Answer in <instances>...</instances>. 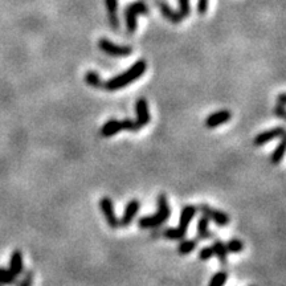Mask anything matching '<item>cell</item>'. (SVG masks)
<instances>
[{"instance_id": "cell-1", "label": "cell", "mask_w": 286, "mask_h": 286, "mask_svg": "<svg viewBox=\"0 0 286 286\" xmlns=\"http://www.w3.org/2000/svg\"><path fill=\"white\" fill-rule=\"evenodd\" d=\"M147 69V64L145 60H138L131 65L130 68L121 74H118L115 77H111L106 83H104V89L109 90V92H115V90L124 89L127 85H130L131 83L137 81L138 78L145 74Z\"/></svg>"}, {"instance_id": "cell-2", "label": "cell", "mask_w": 286, "mask_h": 286, "mask_svg": "<svg viewBox=\"0 0 286 286\" xmlns=\"http://www.w3.org/2000/svg\"><path fill=\"white\" fill-rule=\"evenodd\" d=\"M156 206L158 210L154 215L150 216H143L138 220V227L142 229L149 228H158L162 224H165L171 216V208L169 206V200L165 194H159L156 197Z\"/></svg>"}, {"instance_id": "cell-3", "label": "cell", "mask_w": 286, "mask_h": 286, "mask_svg": "<svg viewBox=\"0 0 286 286\" xmlns=\"http://www.w3.org/2000/svg\"><path fill=\"white\" fill-rule=\"evenodd\" d=\"M125 23H126L127 31L133 33L138 27L137 17L139 15H147L149 13V7L145 2H135L131 3L125 8Z\"/></svg>"}, {"instance_id": "cell-4", "label": "cell", "mask_w": 286, "mask_h": 286, "mask_svg": "<svg viewBox=\"0 0 286 286\" xmlns=\"http://www.w3.org/2000/svg\"><path fill=\"white\" fill-rule=\"evenodd\" d=\"M98 48L104 53L113 57H127L133 53V48L127 45H117L108 38H99Z\"/></svg>"}, {"instance_id": "cell-5", "label": "cell", "mask_w": 286, "mask_h": 286, "mask_svg": "<svg viewBox=\"0 0 286 286\" xmlns=\"http://www.w3.org/2000/svg\"><path fill=\"white\" fill-rule=\"evenodd\" d=\"M197 211H200L201 215H204L206 217H208L210 220H213V222L219 227H227L229 224V216L226 212L212 208L208 204H199L196 207Z\"/></svg>"}, {"instance_id": "cell-6", "label": "cell", "mask_w": 286, "mask_h": 286, "mask_svg": "<svg viewBox=\"0 0 286 286\" xmlns=\"http://www.w3.org/2000/svg\"><path fill=\"white\" fill-rule=\"evenodd\" d=\"M99 208H101V212L105 217L108 226L111 229H117L119 227V220H118L117 215L114 212V206H113V201H111L110 197L104 196L99 200Z\"/></svg>"}, {"instance_id": "cell-7", "label": "cell", "mask_w": 286, "mask_h": 286, "mask_svg": "<svg viewBox=\"0 0 286 286\" xmlns=\"http://www.w3.org/2000/svg\"><path fill=\"white\" fill-rule=\"evenodd\" d=\"M283 135H285V127H273V129H269V130H265L262 131V133L257 134L253 140V145L257 147L264 146V145H267V143L272 142V140L274 139H278V138L281 139V138H283Z\"/></svg>"}, {"instance_id": "cell-8", "label": "cell", "mask_w": 286, "mask_h": 286, "mask_svg": "<svg viewBox=\"0 0 286 286\" xmlns=\"http://www.w3.org/2000/svg\"><path fill=\"white\" fill-rule=\"evenodd\" d=\"M231 118H232L231 111L227 110V109H222V110L215 111V113H212V114H210L206 118V126L208 129H216V127L226 125L227 122L231 121Z\"/></svg>"}, {"instance_id": "cell-9", "label": "cell", "mask_w": 286, "mask_h": 286, "mask_svg": "<svg viewBox=\"0 0 286 286\" xmlns=\"http://www.w3.org/2000/svg\"><path fill=\"white\" fill-rule=\"evenodd\" d=\"M135 114L137 118L135 121L140 127H145L151 122V117H150V109L149 104L145 98H138L135 102Z\"/></svg>"}, {"instance_id": "cell-10", "label": "cell", "mask_w": 286, "mask_h": 286, "mask_svg": "<svg viewBox=\"0 0 286 286\" xmlns=\"http://www.w3.org/2000/svg\"><path fill=\"white\" fill-rule=\"evenodd\" d=\"M140 203L137 199H133L127 203V206L125 207L124 215H122L121 220H119V226L121 227H129L133 222L134 217L137 216V213L139 212Z\"/></svg>"}, {"instance_id": "cell-11", "label": "cell", "mask_w": 286, "mask_h": 286, "mask_svg": "<svg viewBox=\"0 0 286 286\" xmlns=\"http://www.w3.org/2000/svg\"><path fill=\"white\" fill-rule=\"evenodd\" d=\"M11 273L13 276L19 277L24 272V258H23L22 251H13L10 257V267H8Z\"/></svg>"}, {"instance_id": "cell-12", "label": "cell", "mask_w": 286, "mask_h": 286, "mask_svg": "<svg viewBox=\"0 0 286 286\" xmlns=\"http://www.w3.org/2000/svg\"><path fill=\"white\" fill-rule=\"evenodd\" d=\"M156 6L159 7V11L162 12L163 17H166V19L169 20V22H171L172 24H179V23L183 20V17H181L178 11L172 10L169 4L162 2V0H156Z\"/></svg>"}, {"instance_id": "cell-13", "label": "cell", "mask_w": 286, "mask_h": 286, "mask_svg": "<svg viewBox=\"0 0 286 286\" xmlns=\"http://www.w3.org/2000/svg\"><path fill=\"white\" fill-rule=\"evenodd\" d=\"M196 212H197V208L195 206L183 207V210H181L180 212V217H179V226H178L181 231H186V232H187L188 226L191 224V221H192V219L195 217Z\"/></svg>"}, {"instance_id": "cell-14", "label": "cell", "mask_w": 286, "mask_h": 286, "mask_svg": "<svg viewBox=\"0 0 286 286\" xmlns=\"http://www.w3.org/2000/svg\"><path fill=\"white\" fill-rule=\"evenodd\" d=\"M105 6L109 13V24L113 29L119 28V17H118V0H105Z\"/></svg>"}, {"instance_id": "cell-15", "label": "cell", "mask_w": 286, "mask_h": 286, "mask_svg": "<svg viewBox=\"0 0 286 286\" xmlns=\"http://www.w3.org/2000/svg\"><path fill=\"white\" fill-rule=\"evenodd\" d=\"M122 131V125L121 121L118 119H109L108 122L104 124V126L101 127V135L104 138H110L117 135L118 133Z\"/></svg>"}, {"instance_id": "cell-16", "label": "cell", "mask_w": 286, "mask_h": 286, "mask_svg": "<svg viewBox=\"0 0 286 286\" xmlns=\"http://www.w3.org/2000/svg\"><path fill=\"white\" fill-rule=\"evenodd\" d=\"M212 249H213V256H216L217 260L220 261V264L226 265L227 260H228V251H227L226 242L216 240V241L212 244Z\"/></svg>"}, {"instance_id": "cell-17", "label": "cell", "mask_w": 286, "mask_h": 286, "mask_svg": "<svg viewBox=\"0 0 286 286\" xmlns=\"http://www.w3.org/2000/svg\"><path fill=\"white\" fill-rule=\"evenodd\" d=\"M210 232V219L206 217L204 215H201V217L197 221V238L200 240H207L211 237Z\"/></svg>"}, {"instance_id": "cell-18", "label": "cell", "mask_w": 286, "mask_h": 286, "mask_svg": "<svg viewBox=\"0 0 286 286\" xmlns=\"http://www.w3.org/2000/svg\"><path fill=\"white\" fill-rule=\"evenodd\" d=\"M84 79H85V83L89 86H92V88H95V89H101L102 88V89H104V81H102L99 73H97L94 70L86 72Z\"/></svg>"}, {"instance_id": "cell-19", "label": "cell", "mask_w": 286, "mask_h": 286, "mask_svg": "<svg viewBox=\"0 0 286 286\" xmlns=\"http://www.w3.org/2000/svg\"><path fill=\"white\" fill-rule=\"evenodd\" d=\"M197 241L196 240H183L181 238V242L178 245V253L180 256H187L191 252H194L196 249Z\"/></svg>"}, {"instance_id": "cell-20", "label": "cell", "mask_w": 286, "mask_h": 286, "mask_svg": "<svg viewBox=\"0 0 286 286\" xmlns=\"http://www.w3.org/2000/svg\"><path fill=\"white\" fill-rule=\"evenodd\" d=\"M283 155H285V140H283V138H281L280 145L274 149V151L272 153V155H270V162H272V165H278V163H281V160L283 159Z\"/></svg>"}, {"instance_id": "cell-21", "label": "cell", "mask_w": 286, "mask_h": 286, "mask_svg": "<svg viewBox=\"0 0 286 286\" xmlns=\"http://www.w3.org/2000/svg\"><path fill=\"white\" fill-rule=\"evenodd\" d=\"M16 280H17V277L13 276L10 269L0 267V285H15Z\"/></svg>"}, {"instance_id": "cell-22", "label": "cell", "mask_w": 286, "mask_h": 286, "mask_svg": "<svg viewBox=\"0 0 286 286\" xmlns=\"http://www.w3.org/2000/svg\"><path fill=\"white\" fill-rule=\"evenodd\" d=\"M187 232L186 231H181L179 227H175V228H169L166 229L165 232H163V236L166 238H170V240H181V238H185Z\"/></svg>"}, {"instance_id": "cell-23", "label": "cell", "mask_w": 286, "mask_h": 286, "mask_svg": "<svg viewBox=\"0 0 286 286\" xmlns=\"http://www.w3.org/2000/svg\"><path fill=\"white\" fill-rule=\"evenodd\" d=\"M227 280H228V273H227L226 270H220V272L213 274L208 286H224Z\"/></svg>"}, {"instance_id": "cell-24", "label": "cell", "mask_w": 286, "mask_h": 286, "mask_svg": "<svg viewBox=\"0 0 286 286\" xmlns=\"http://www.w3.org/2000/svg\"><path fill=\"white\" fill-rule=\"evenodd\" d=\"M228 253H240L244 251V242L238 238H231L228 242H226Z\"/></svg>"}, {"instance_id": "cell-25", "label": "cell", "mask_w": 286, "mask_h": 286, "mask_svg": "<svg viewBox=\"0 0 286 286\" xmlns=\"http://www.w3.org/2000/svg\"><path fill=\"white\" fill-rule=\"evenodd\" d=\"M121 125L122 130L130 131V133H137V131H139L140 129H142V127L137 124V121H135V119H131V118H125V119H122Z\"/></svg>"}, {"instance_id": "cell-26", "label": "cell", "mask_w": 286, "mask_h": 286, "mask_svg": "<svg viewBox=\"0 0 286 286\" xmlns=\"http://www.w3.org/2000/svg\"><path fill=\"white\" fill-rule=\"evenodd\" d=\"M22 278L20 280H16L15 285L16 286H32L33 283V272H23Z\"/></svg>"}, {"instance_id": "cell-27", "label": "cell", "mask_w": 286, "mask_h": 286, "mask_svg": "<svg viewBox=\"0 0 286 286\" xmlns=\"http://www.w3.org/2000/svg\"><path fill=\"white\" fill-rule=\"evenodd\" d=\"M179 4V11L178 12L180 13V16L185 19V17H188L191 13V6H190V0H178Z\"/></svg>"}, {"instance_id": "cell-28", "label": "cell", "mask_w": 286, "mask_h": 286, "mask_svg": "<svg viewBox=\"0 0 286 286\" xmlns=\"http://www.w3.org/2000/svg\"><path fill=\"white\" fill-rule=\"evenodd\" d=\"M212 256H213L212 247H204V248H201L200 252H199V258H200L201 261H208L210 258H212Z\"/></svg>"}, {"instance_id": "cell-29", "label": "cell", "mask_w": 286, "mask_h": 286, "mask_svg": "<svg viewBox=\"0 0 286 286\" xmlns=\"http://www.w3.org/2000/svg\"><path fill=\"white\" fill-rule=\"evenodd\" d=\"M274 115L277 118H280V119H285L286 118V111H285V105H280V104H277V106L274 108Z\"/></svg>"}, {"instance_id": "cell-30", "label": "cell", "mask_w": 286, "mask_h": 286, "mask_svg": "<svg viewBox=\"0 0 286 286\" xmlns=\"http://www.w3.org/2000/svg\"><path fill=\"white\" fill-rule=\"evenodd\" d=\"M208 10V0H197V12L199 15H206Z\"/></svg>"}, {"instance_id": "cell-31", "label": "cell", "mask_w": 286, "mask_h": 286, "mask_svg": "<svg viewBox=\"0 0 286 286\" xmlns=\"http://www.w3.org/2000/svg\"><path fill=\"white\" fill-rule=\"evenodd\" d=\"M277 104H280V105H286V94L285 93H281L278 95V98H277Z\"/></svg>"}, {"instance_id": "cell-32", "label": "cell", "mask_w": 286, "mask_h": 286, "mask_svg": "<svg viewBox=\"0 0 286 286\" xmlns=\"http://www.w3.org/2000/svg\"><path fill=\"white\" fill-rule=\"evenodd\" d=\"M0 286H2V285H0Z\"/></svg>"}]
</instances>
